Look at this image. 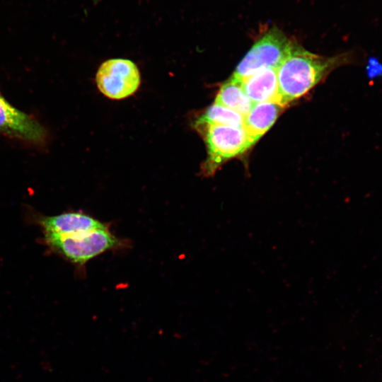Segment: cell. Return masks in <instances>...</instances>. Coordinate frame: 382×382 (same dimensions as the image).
Masks as SVG:
<instances>
[{"label":"cell","instance_id":"5b68a950","mask_svg":"<svg viewBox=\"0 0 382 382\" xmlns=\"http://www.w3.org/2000/svg\"><path fill=\"white\" fill-rule=\"evenodd\" d=\"M96 79L100 91L114 100L132 96L141 83L137 66L127 59H110L104 62L97 71Z\"/></svg>","mask_w":382,"mask_h":382},{"label":"cell","instance_id":"6da1fadb","mask_svg":"<svg viewBox=\"0 0 382 382\" xmlns=\"http://www.w3.org/2000/svg\"><path fill=\"white\" fill-rule=\"evenodd\" d=\"M350 52L332 57L311 53L297 42L277 69L280 101L285 106L307 93L335 69L353 64Z\"/></svg>","mask_w":382,"mask_h":382},{"label":"cell","instance_id":"9c48e42d","mask_svg":"<svg viewBox=\"0 0 382 382\" xmlns=\"http://www.w3.org/2000/svg\"><path fill=\"white\" fill-rule=\"evenodd\" d=\"M284 107L272 101L253 104L244 117L243 128L255 143L274 125Z\"/></svg>","mask_w":382,"mask_h":382},{"label":"cell","instance_id":"8992f818","mask_svg":"<svg viewBox=\"0 0 382 382\" xmlns=\"http://www.w3.org/2000/svg\"><path fill=\"white\" fill-rule=\"evenodd\" d=\"M0 132L28 141L44 140L43 127L28 115L8 103L0 94Z\"/></svg>","mask_w":382,"mask_h":382},{"label":"cell","instance_id":"52a82bcc","mask_svg":"<svg viewBox=\"0 0 382 382\" xmlns=\"http://www.w3.org/2000/svg\"><path fill=\"white\" fill-rule=\"evenodd\" d=\"M45 238L74 236L108 228V225L83 212H65L40 219Z\"/></svg>","mask_w":382,"mask_h":382},{"label":"cell","instance_id":"7c38bea8","mask_svg":"<svg viewBox=\"0 0 382 382\" xmlns=\"http://www.w3.org/2000/svg\"><path fill=\"white\" fill-rule=\"evenodd\" d=\"M366 73L369 79H375L382 76V64L376 57H370L366 66Z\"/></svg>","mask_w":382,"mask_h":382},{"label":"cell","instance_id":"7a4b0ae2","mask_svg":"<svg viewBox=\"0 0 382 382\" xmlns=\"http://www.w3.org/2000/svg\"><path fill=\"white\" fill-rule=\"evenodd\" d=\"M202 134L207 156L201 167L204 177L214 175L226 161L241 156L255 143L243 127L217 125H195Z\"/></svg>","mask_w":382,"mask_h":382},{"label":"cell","instance_id":"8fae6325","mask_svg":"<svg viewBox=\"0 0 382 382\" xmlns=\"http://www.w3.org/2000/svg\"><path fill=\"white\" fill-rule=\"evenodd\" d=\"M199 125L243 127L244 117L233 110L214 103L195 122V125Z\"/></svg>","mask_w":382,"mask_h":382},{"label":"cell","instance_id":"277c9868","mask_svg":"<svg viewBox=\"0 0 382 382\" xmlns=\"http://www.w3.org/2000/svg\"><path fill=\"white\" fill-rule=\"evenodd\" d=\"M45 241L62 257L79 266L106 251L125 246V241L112 234L109 228L69 236L48 237Z\"/></svg>","mask_w":382,"mask_h":382},{"label":"cell","instance_id":"ba28073f","mask_svg":"<svg viewBox=\"0 0 382 382\" xmlns=\"http://www.w3.org/2000/svg\"><path fill=\"white\" fill-rule=\"evenodd\" d=\"M241 83L244 92L253 103L272 101L282 105L277 69L267 68L260 70L242 79Z\"/></svg>","mask_w":382,"mask_h":382},{"label":"cell","instance_id":"30bf717a","mask_svg":"<svg viewBox=\"0 0 382 382\" xmlns=\"http://www.w3.org/2000/svg\"><path fill=\"white\" fill-rule=\"evenodd\" d=\"M214 103L233 110L243 117L249 112L254 104L244 92L241 81L233 77L221 85Z\"/></svg>","mask_w":382,"mask_h":382},{"label":"cell","instance_id":"3957f363","mask_svg":"<svg viewBox=\"0 0 382 382\" xmlns=\"http://www.w3.org/2000/svg\"><path fill=\"white\" fill-rule=\"evenodd\" d=\"M295 44L278 28H271L255 42L231 77L241 81L264 69H277Z\"/></svg>","mask_w":382,"mask_h":382}]
</instances>
